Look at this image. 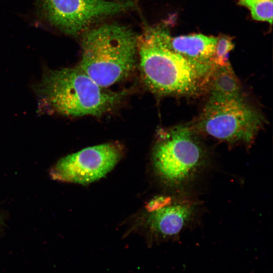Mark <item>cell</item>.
<instances>
[{"mask_svg":"<svg viewBox=\"0 0 273 273\" xmlns=\"http://www.w3.org/2000/svg\"><path fill=\"white\" fill-rule=\"evenodd\" d=\"M205 156L195 129L184 124L160 130L152 157L159 176L179 187L192 180L204 164Z\"/></svg>","mask_w":273,"mask_h":273,"instance_id":"obj_4","label":"cell"},{"mask_svg":"<svg viewBox=\"0 0 273 273\" xmlns=\"http://www.w3.org/2000/svg\"><path fill=\"white\" fill-rule=\"evenodd\" d=\"M193 207L188 204L166 206L152 212L148 222L151 228L163 237L177 235L192 217Z\"/></svg>","mask_w":273,"mask_h":273,"instance_id":"obj_9","label":"cell"},{"mask_svg":"<svg viewBox=\"0 0 273 273\" xmlns=\"http://www.w3.org/2000/svg\"><path fill=\"white\" fill-rule=\"evenodd\" d=\"M43 17L66 34L76 35L101 17L134 7L130 0H37Z\"/></svg>","mask_w":273,"mask_h":273,"instance_id":"obj_6","label":"cell"},{"mask_svg":"<svg viewBox=\"0 0 273 273\" xmlns=\"http://www.w3.org/2000/svg\"><path fill=\"white\" fill-rule=\"evenodd\" d=\"M215 52L212 60L214 66H222L230 63L229 53L234 47L232 37L225 35H220L217 37Z\"/></svg>","mask_w":273,"mask_h":273,"instance_id":"obj_12","label":"cell"},{"mask_svg":"<svg viewBox=\"0 0 273 273\" xmlns=\"http://www.w3.org/2000/svg\"><path fill=\"white\" fill-rule=\"evenodd\" d=\"M209 98H230L242 96L240 82L229 64L214 66L208 82Z\"/></svg>","mask_w":273,"mask_h":273,"instance_id":"obj_10","label":"cell"},{"mask_svg":"<svg viewBox=\"0 0 273 273\" xmlns=\"http://www.w3.org/2000/svg\"><path fill=\"white\" fill-rule=\"evenodd\" d=\"M142 76L161 95L192 96L208 84L213 65L191 62L162 46L148 28L137 39Z\"/></svg>","mask_w":273,"mask_h":273,"instance_id":"obj_2","label":"cell"},{"mask_svg":"<svg viewBox=\"0 0 273 273\" xmlns=\"http://www.w3.org/2000/svg\"><path fill=\"white\" fill-rule=\"evenodd\" d=\"M238 4L248 8L255 20L272 23V0H239Z\"/></svg>","mask_w":273,"mask_h":273,"instance_id":"obj_11","label":"cell"},{"mask_svg":"<svg viewBox=\"0 0 273 273\" xmlns=\"http://www.w3.org/2000/svg\"><path fill=\"white\" fill-rule=\"evenodd\" d=\"M150 29L157 41L169 50L191 62L213 65L217 37L202 34L171 37L164 27H150Z\"/></svg>","mask_w":273,"mask_h":273,"instance_id":"obj_8","label":"cell"},{"mask_svg":"<svg viewBox=\"0 0 273 273\" xmlns=\"http://www.w3.org/2000/svg\"><path fill=\"white\" fill-rule=\"evenodd\" d=\"M104 88L78 66L47 70L35 90L42 105L55 112L100 116L112 109L124 94Z\"/></svg>","mask_w":273,"mask_h":273,"instance_id":"obj_1","label":"cell"},{"mask_svg":"<svg viewBox=\"0 0 273 273\" xmlns=\"http://www.w3.org/2000/svg\"><path fill=\"white\" fill-rule=\"evenodd\" d=\"M138 36L130 29L107 24L85 32L79 66L106 88L126 78L134 68Z\"/></svg>","mask_w":273,"mask_h":273,"instance_id":"obj_3","label":"cell"},{"mask_svg":"<svg viewBox=\"0 0 273 273\" xmlns=\"http://www.w3.org/2000/svg\"><path fill=\"white\" fill-rule=\"evenodd\" d=\"M122 154L119 146L113 143L86 148L59 160L52 168L51 176L60 181L87 184L109 172Z\"/></svg>","mask_w":273,"mask_h":273,"instance_id":"obj_7","label":"cell"},{"mask_svg":"<svg viewBox=\"0 0 273 273\" xmlns=\"http://www.w3.org/2000/svg\"><path fill=\"white\" fill-rule=\"evenodd\" d=\"M264 121L262 115L242 96L209 98L193 128L221 141L249 143Z\"/></svg>","mask_w":273,"mask_h":273,"instance_id":"obj_5","label":"cell"},{"mask_svg":"<svg viewBox=\"0 0 273 273\" xmlns=\"http://www.w3.org/2000/svg\"><path fill=\"white\" fill-rule=\"evenodd\" d=\"M171 199L166 197H159L151 200L147 205V209L150 212L158 210L168 206L170 203Z\"/></svg>","mask_w":273,"mask_h":273,"instance_id":"obj_13","label":"cell"}]
</instances>
